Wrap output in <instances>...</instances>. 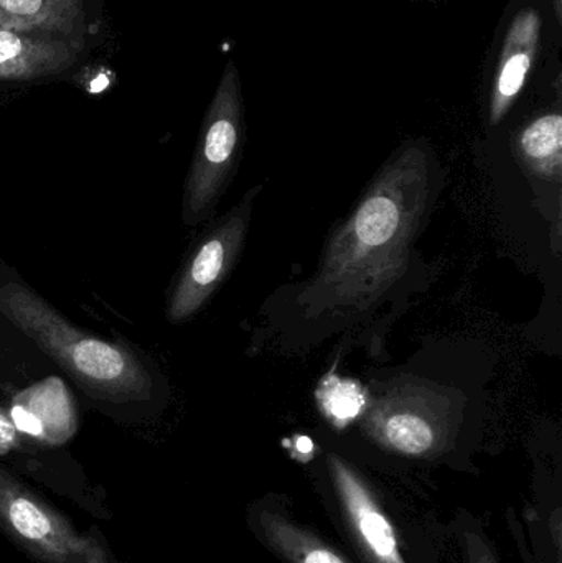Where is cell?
Masks as SVG:
<instances>
[{"label": "cell", "mask_w": 562, "mask_h": 563, "mask_svg": "<svg viewBox=\"0 0 562 563\" xmlns=\"http://www.w3.org/2000/svg\"><path fill=\"white\" fill-rule=\"evenodd\" d=\"M426 142L396 151L327 240L309 279L277 288L261 307L253 347L304 354L339 334H375L432 284L418 243L444 191ZM378 338V336H376Z\"/></svg>", "instance_id": "1"}, {"label": "cell", "mask_w": 562, "mask_h": 563, "mask_svg": "<svg viewBox=\"0 0 562 563\" xmlns=\"http://www.w3.org/2000/svg\"><path fill=\"white\" fill-rule=\"evenodd\" d=\"M492 364L471 347H428L401 367L373 377L366 389L368 427L386 445L405 455L434 449L439 417L471 404L482 394Z\"/></svg>", "instance_id": "2"}, {"label": "cell", "mask_w": 562, "mask_h": 563, "mask_svg": "<svg viewBox=\"0 0 562 563\" xmlns=\"http://www.w3.org/2000/svg\"><path fill=\"white\" fill-rule=\"evenodd\" d=\"M0 311L92 396L131 399L151 387L129 351L76 330L26 288L2 285Z\"/></svg>", "instance_id": "3"}, {"label": "cell", "mask_w": 562, "mask_h": 563, "mask_svg": "<svg viewBox=\"0 0 562 563\" xmlns=\"http://www.w3.org/2000/svg\"><path fill=\"white\" fill-rule=\"evenodd\" d=\"M0 528L48 563H109L98 542L79 536L63 516L2 470Z\"/></svg>", "instance_id": "4"}, {"label": "cell", "mask_w": 562, "mask_h": 563, "mask_svg": "<svg viewBox=\"0 0 562 563\" xmlns=\"http://www.w3.org/2000/svg\"><path fill=\"white\" fill-rule=\"evenodd\" d=\"M243 142V115L236 79H228L214 102L203 141L185 185L184 220L198 224L217 207L233 178Z\"/></svg>", "instance_id": "5"}, {"label": "cell", "mask_w": 562, "mask_h": 563, "mask_svg": "<svg viewBox=\"0 0 562 563\" xmlns=\"http://www.w3.org/2000/svg\"><path fill=\"white\" fill-rule=\"evenodd\" d=\"M261 188V185L251 188L243 200L211 228L188 261L168 301L172 323H181L194 317L233 271L246 244L254 200Z\"/></svg>", "instance_id": "6"}, {"label": "cell", "mask_w": 562, "mask_h": 563, "mask_svg": "<svg viewBox=\"0 0 562 563\" xmlns=\"http://www.w3.org/2000/svg\"><path fill=\"white\" fill-rule=\"evenodd\" d=\"M327 465L350 534L366 563H406L395 528L362 476L333 453L327 456Z\"/></svg>", "instance_id": "7"}, {"label": "cell", "mask_w": 562, "mask_h": 563, "mask_svg": "<svg viewBox=\"0 0 562 563\" xmlns=\"http://www.w3.org/2000/svg\"><path fill=\"white\" fill-rule=\"evenodd\" d=\"M541 22L535 10H525L511 23L492 96V124H498L527 82L540 46Z\"/></svg>", "instance_id": "8"}, {"label": "cell", "mask_w": 562, "mask_h": 563, "mask_svg": "<svg viewBox=\"0 0 562 563\" xmlns=\"http://www.w3.org/2000/svg\"><path fill=\"white\" fill-rule=\"evenodd\" d=\"M256 529L263 541L287 563H346L322 539L280 512L260 509Z\"/></svg>", "instance_id": "9"}, {"label": "cell", "mask_w": 562, "mask_h": 563, "mask_svg": "<svg viewBox=\"0 0 562 563\" xmlns=\"http://www.w3.org/2000/svg\"><path fill=\"white\" fill-rule=\"evenodd\" d=\"M525 164L537 177L561 184L562 119L560 112L544 114L525 128L518 139Z\"/></svg>", "instance_id": "10"}, {"label": "cell", "mask_w": 562, "mask_h": 563, "mask_svg": "<svg viewBox=\"0 0 562 563\" xmlns=\"http://www.w3.org/2000/svg\"><path fill=\"white\" fill-rule=\"evenodd\" d=\"M320 412L337 429L359 420L366 409V389L353 377H342L335 369L322 377L316 390Z\"/></svg>", "instance_id": "11"}, {"label": "cell", "mask_w": 562, "mask_h": 563, "mask_svg": "<svg viewBox=\"0 0 562 563\" xmlns=\"http://www.w3.org/2000/svg\"><path fill=\"white\" fill-rule=\"evenodd\" d=\"M12 417L13 427L19 432L26 433V435L40 437L43 435V422L35 416V413L26 410L25 407L15 406L10 412Z\"/></svg>", "instance_id": "12"}, {"label": "cell", "mask_w": 562, "mask_h": 563, "mask_svg": "<svg viewBox=\"0 0 562 563\" xmlns=\"http://www.w3.org/2000/svg\"><path fill=\"white\" fill-rule=\"evenodd\" d=\"M465 544H467L469 563H498L487 542L478 536L467 534Z\"/></svg>", "instance_id": "13"}, {"label": "cell", "mask_w": 562, "mask_h": 563, "mask_svg": "<svg viewBox=\"0 0 562 563\" xmlns=\"http://www.w3.org/2000/svg\"><path fill=\"white\" fill-rule=\"evenodd\" d=\"M20 52H22V42H20L19 36L5 32V30H0V63L16 58Z\"/></svg>", "instance_id": "14"}, {"label": "cell", "mask_w": 562, "mask_h": 563, "mask_svg": "<svg viewBox=\"0 0 562 563\" xmlns=\"http://www.w3.org/2000/svg\"><path fill=\"white\" fill-rule=\"evenodd\" d=\"M0 5L15 15H33L38 12L42 0H0Z\"/></svg>", "instance_id": "15"}, {"label": "cell", "mask_w": 562, "mask_h": 563, "mask_svg": "<svg viewBox=\"0 0 562 563\" xmlns=\"http://www.w3.org/2000/svg\"><path fill=\"white\" fill-rule=\"evenodd\" d=\"M15 427H13L5 417L0 416V453L7 452V450L15 445Z\"/></svg>", "instance_id": "16"}, {"label": "cell", "mask_w": 562, "mask_h": 563, "mask_svg": "<svg viewBox=\"0 0 562 563\" xmlns=\"http://www.w3.org/2000/svg\"><path fill=\"white\" fill-rule=\"evenodd\" d=\"M108 78H106V76H99L98 79H95V81H92L91 89L95 92H101L102 89L108 88Z\"/></svg>", "instance_id": "17"}]
</instances>
